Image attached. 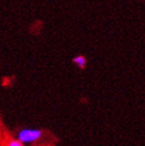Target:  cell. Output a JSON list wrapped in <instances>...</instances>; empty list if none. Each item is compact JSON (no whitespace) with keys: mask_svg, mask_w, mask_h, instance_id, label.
Segmentation results:
<instances>
[{"mask_svg":"<svg viewBox=\"0 0 145 146\" xmlns=\"http://www.w3.org/2000/svg\"><path fill=\"white\" fill-rule=\"evenodd\" d=\"M5 146H25V144H23L19 139H9Z\"/></svg>","mask_w":145,"mask_h":146,"instance_id":"cell-3","label":"cell"},{"mask_svg":"<svg viewBox=\"0 0 145 146\" xmlns=\"http://www.w3.org/2000/svg\"><path fill=\"white\" fill-rule=\"evenodd\" d=\"M43 136V132L39 129H23L18 133L17 139L23 144H31L39 140Z\"/></svg>","mask_w":145,"mask_h":146,"instance_id":"cell-1","label":"cell"},{"mask_svg":"<svg viewBox=\"0 0 145 146\" xmlns=\"http://www.w3.org/2000/svg\"><path fill=\"white\" fill-rule=\"evenodd\" d=\"M72 61H74V63H76L79 68H83L84 66H85V64H86V59L84 58L83 56L75 57V58L72 59Z\"/></svg>","mask_w":145,"mask_h":146,"instance_id":"cell-2","label":"cell"}]
</instances>
